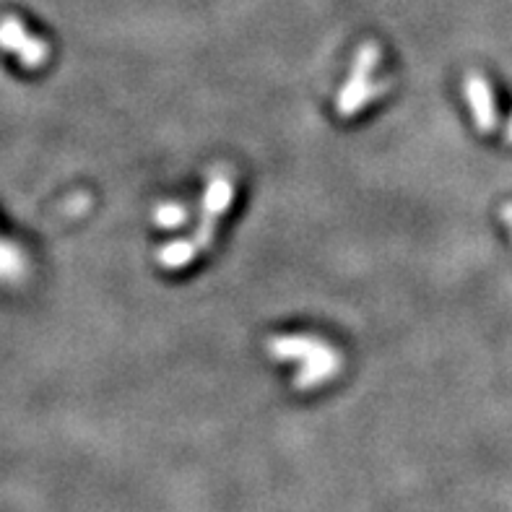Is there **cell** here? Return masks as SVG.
I'll return each instance as SVG.
<instances>
[{"label":"cell","instance_id":"obj_1","mask_svg":"<svg viewBox=\"0 0 512 512\" xmlns=\"http://www.w3.org/2000/svg\"><path fill=\"white\" fill-rule=\"evenodd\" d=\"M268 354L281 362L286 359H299V367L294 383L302 390H315L320 385L331 383L333 377L341 372V354L333 346H328L320 338L312 336H276L268 341Z\"/></svg>","mask_w":512,"mask_h":512},{"label":"cell","instance_id":"obj_2","mask_svg":"<svg viewBox=\"0 0 512 512\" xmlns=\"http://www.w3.org/2000/svg\"><path fill=\"white\" fill-rule=\"evenodd\" d=\"M380 45L375 42H364L359 47L357 58H354V68H351L346 84L341 86L336 99V110L341 117H354L357 112H362L377 94H383L388 89L385 81L375 84V68L380 65Z\"/></svg>","mask_w":512,"mask_h":512},{"label":"cell","instance_id":"obj_3","mask_svg":"<svg viewBox=\"0 0 512 512\" xmlns=\"http://www.w3.org/2000/svg\"><path fill=\"white\" fill-rule=\"evenodd\" d=\"M234 201V180L229 172L219 169L214 172L211 182H208L206 195H203V211H201V224L195 229V247L198 250H208L214 245L216 227H219V219L229 211Z\"/></svg>","mask_w":512,"mask_h":512},{"label":"cell","instance_id":"obj_4","mask_svg":"<svg viewBox=\"0 0 512 512\" xmlns=\"http://www.w3.org/2000/svg\"><path fill=\"white\" fill-rule=\"evenodd\" d=\"M0 47L13 52L26 68H42L50 58V47L45 39L26 32L24 24L16 19H6L0 24Z\"/></svg>","mask_w":512,"mask_h":512},{"label":"cell","instance_id":"obj_5","mask_svg":"<svg viewBox=\"0 0 512 512\" xmlns=\"http://www.w3.org/2000/svg\"><path fill=\"white\" fill-rule=\"evenodd\" d=\"M466 99L474 112V123L481 133H492L497 128V112H494L492 89H489L487 78L481 73H468L466 78Z\"/></svg>","mask_w":512,"mask_h":512},{"label":"cell","instance_id":"obj_6","mask_svg":"<svg viewBox=\"0 0 512 512\" xmlns=\"http://www.w3.org/2000/svg\"><path fill=\"white\" fill-rule=\"evenodd\" d=\"M198 253H201V250L195 247L193 240H175L169 242V245H164L162 250L156 253V260H159V266L167 268V271H180V268H188Z\"/></svg>","mask_w":512,"mask_h":512},{"label":"cell","instance_id":"obj_7","mask_svg":"<svg viewBox=\"0 0 512 512\" xmlns=\"http://www.w3.org/2000/svg\"><path fill=\"white\" fill-rule=\"evenodd\" d=\"M26 273V260L19 247L11 242L0 240V279L3 281H19Z\"/></svg>","mask_w":512,"mask_h":512},{"label":"cell","instance_id":"obj_8","mask_svg":"<svg viewBox=\"0 0 512 512\" xmlns=\"http://www.w3.org/2000/svg\"><path fill=\"white\" fill-rule=\"evenodd\" d=\"M185 219H188V211H185L180 203H162V206L154 211L156 227H162V229L182 227V224H185Z\"/></svg>","mask_w":512,"mask_h":512},{"label":"cell","instance_id":"obj_9","mask_svg":"<svg viewBox=\"0 0 512 512\" xmlns=\"http://www.w3.org/2000/svg\"><path fill=\"white\" fill-rule=\"evenodd\" d=\"M507 143H512V123H510V128H507Z\"/></svg>","mask_w":512,"mask_h":512}]
</instances>
